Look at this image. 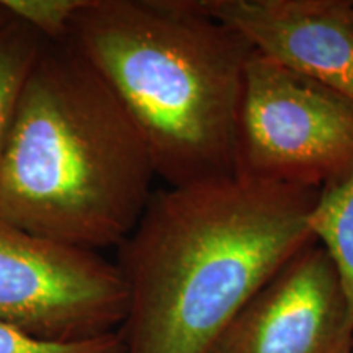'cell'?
I'll return each mask as SVG.
<instances>
[{"label":"cell","mask_w":353,"mask_h":353,"mask_svg":"<svg viewBox=\"0 0 353 353\" xmlns=\"http://www.w3.org/2000/svg\"><path fill=\"white\" fill-rule=\"evenodd\" d=\"M321 190L229 176L152 193L118 247L126 353H208L286 260L314 242Z\"/></svg>","instance_id":"obj_1"},{"label":"cell","mask_w":353,"mask_h":353,"mask_svg":"<svg viewBox=\"0 0 353 353\" xmlns=\"http://www.w3.org/2000/svg\"><path fill=\"white\" fill-rule=\"evenodd\" d=\"M156 176L121 101L68 39L44 43L0 159V213L99 252L138 226Z\"/></svg>","instance_id":"obj_2"},{"label":"cell","mask_w":353,"mask_h":353,"mask_svg":"<svg viewBox=\"0 0 353 353\" xmlns=\"http://www.w3.org/2000/svg\"><path fill=\"white\" fill-rule=\"evenodd\" d=\"M68 41L143 136L169 187L236 175L247 39L192 0H83Z\"/></svg>","instance_id":"obj_3"},{"label":"cell","mask_w":353,"mask_h":353,"mask_svg":"<svg viewBox=\"0 0 353 353\" xmlns=\"http://www.w3.org/2000/svg\"><path fill=\"white\" fill-rule=\"evenodd\" d=\"M236 175L324 190L353 176V99L254 51L236 126Z\"/></svg>","instance_id":"obj_4"},{"label":"cell","mask_w":353,"mask_h":353,"mask_svg":"<svg viewBox=\"0 0 353 353\" xmlns=\"http://www.w3.org/2000/svg\"><path fill=\"white\" fill-rule=\"evenodd\" d=\"M128 301L118 263L0 213V322L50 341H81L120 329Z\"/></svg>","instance_id":"obj_5"},{"label":"cell","mask_w":353,"mask_h":353,"mask_svg":"<svg viewBox=\"0 0 353 353\" xmlns=\"http://www.w3.org/2000/svg\"><path fill=\"white\" fill-rule=\"evenodd\" d=\"M208 353H353V316L324 247L298 250L255 291Z\"/></svg>","instance_id":"obj_6"},{"label":"cell","mask_w":353,"mask_h":353,"mask_svg":"<svg viewBox=\"0 0 353 353\" xmlns=\"http://www.w3.org/2000/svg\"><path fill=\"white\" fill-rule=\"evenodd\" d=\"M255 52L353 99V0H192Z\"/></svg>","instance_id":"obj_7"},{"label":"cell","mask_w":353,"mask_h":353,"mask_svg":"<svg viewBox=\"0 0 353 353\" xmlns=\"http://www.w3.org/2000/svg\"><path fill=\"white\" fill-rule=\"evenodd\" d=\"M307 226L341 276L353 316V176L321 190Z\"/></svg>","instance_id":"obj_8"},{"label":"cell","mask_w":353,"mask_h":353,"mask_svg":"<svg viewBox=\"0 0 353 353\" xmlns=\"http://www.w3.org/2000/svg\"><path fill=\"white\" fill-rule=\"evenodd\" d=\"M44 43L46 39L41 34L15 19L0 26V159L10 134L26 77Z\"/></svg>","instance_id":"obj_9"},{"label":"cell","mask_w":353,"mask_h":353,"mask_svg":"<svg viewBox=\"0 0 353 353\" xmlns=\"http://www.w3.org/2000/svg\"><path fill=\"white\" fill-rule=\"evenodd\" d=\"M0 353H126L121 330L81 341H50L0 322Z\"/></svg>","instance_id":"obj_10"},{"label":"cell","mask_w":353,"mask_h":353,"mask_svg":"<svg viewBox=\"0 0 353 353\" xmlns=\"http://www.w3.org/2000/svg\"><path fill=\"white\" fill-rule=\"evenodd\" d=\"M12 19L28 25L46 41H64L83 0H2Z\"/></svg>","instance_id":"obj_11"},{"label":"cell","mask_w":353,"mask_h":353,"mask_svg":"<svg viewBox=\"0 0 353 353\" xmlns=\"http://www.w3.org/2000/svg\"><path fill=\"white\" fill-rule=\"evenodd\" d=\"M10 20H12L10 13H8L7 8L3 7L2 0H0V26H3V25L7 23V21H10Z\"/></svg>","instance_id":"obj_12"}]
</instances>
